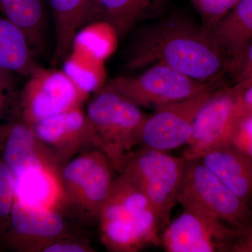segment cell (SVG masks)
Wrapping results in <instances>:
<instances>
[{
  "label": "cell",
  "instance_id": "obj_22",
  "mask_svg": "<svg viewBox=\"0 0 252 252\" xmlns=\"http://www.w3.org/2000/svg\"><path fill=\"white\" fill-rule=\"evenodd\" d=\"M119 38L117 30L110 23L93 21L77 32L71 50L105 62L115 52Z\"/></svg>",
  "mask_w": 252,
  "mask_h": 252
},
{
  "label": "cell",
  "instance_id": "obj_1",
  "mask_svg": "<svg viewBox=\"0 0 252 252\" xmlns=\"http://www.w3.org/2000/svg\"><path fill=\"white\" fill-rule=\"evenodd\" d=\"M157 64L210 84L221 83L230 69L229 60L212 32L179 13L162 15L141 27L126 53L129 70Z\"/></svg>",
  "mask_w": 252,
  "mask_h": 252
},
{
  "label": "cell",
  "instance_id": "obj_23",
  "mask_svg": "<svg viewBox=\"0 0 252 252\" xmlns=\"http://www.w3.org/2000/svg\"><path fill=\"white\" fill-rule=\"evenodd\" d=\"M63 63V72L86 95L96 94L105 86V62L71 50Z\"/></svg>",
  "mask_w": 252,
  "mask_h": 252
},
{
  "label": "cell",
  "instance_id": "obj_25",
  "mask_svg": "<svg viewBox=\"0 0 252 252\" xmlns=\"http://www.w3.org/2000/svg\"><path fill=\"white\" fill-rule=\"evenodd\" d=\"M15 198L16 178L9 167L0 160V230L8 228Z\"/></svg>",
  "mask_w": 252,
  "mask_h": 252
},
{
  "label": "cell",
  "instance_id": "obj_2",
  "mask_svg": "<svg viewBox=\"0 0 252 252\" xmlns=\"http://www.w3.org/2000/svg\"><path fill=\"white\" fill-rule=\"evenodd\" d=\"M99 217L102 240L113 252H134L160 245L161 230L152 204L121 175Z\"/></svg>",
  "mask_w": 252,
  "mask_h": 252
},
{
  "label": "cell",
  "instance_id": "obj_30",
  "mask_svg": "<svg viewBox=\"0 0 252 252\" xmlns=\"http://www.w3.org/2000/svg\"><path fill=\"white\" fill-rule=\"evenodd\" d=\"M230 252H252V224L240 232L238 238L232 243Z\"/></svg>",
  "mask_w": 252,
  "mask_h": 252
},
{
  "label": "cell",
  "instance_id": "obj_8",
  "mask_svg": "<svg viewBox=\"0 0 252 252\" xmlns=\"http://www.w3.org/2000/svg\"><path fill=\"white\" fill-rule=\"evenodd\" d=\"M169 222L160 235V245L167 252H230L240 231L210 214L185 206Z\"/></svg>",
  "mask_w": 252,
  "mask_h": 252
},
{
  "label": "cell",
  "instance_id": "obj_21",
  "mask_svg": "<svg viewBox=\"0 0 252 252\" xmlns=\"http://www.w3.org/2000/svg\"><path fill=\"white\" fill-rule=\"evenodd\" d=\"M39 67L24 33L0 14V68L28 77Z\"/></svg>",
  "mask_w": 252,
  "mask_h": 252
},
{
  "label": "cell",
  "instance_id": "obj_9",
  "mask_svg": "<svg viewBox=\"0 0 252 252\" xmlns=\"http://www.w3.org/2000/svg\"><path fill=\"white\" fill-rule=\"evenodd\" d=\"M244 114L238 89L232 84L218 88L199 110L182 157L186 160L200 159L209 151L228 143Z\"/></svg>",
  "mask_w": 252,
  "mask_h": 252
},
{
  "label": "cell",
  "instance_id": "obj_7",
  "mask_svg": "<svg viewBox=\"0 0 252 252\" xmlns=\"http://www.w3.org/2000/svg\"><path fill=\"white\" fill-rule=\"evenodd\" d=\"M221 85L195 80L160 64L149 66L139 75L119 76L105 84L139 107L155 109Z\"/></svg>",
  "mask_w": 252,
  "mask_h": 252
},
{
  "label": "cell",
  "instance_id": "obj_18",
  "mask_svg": "<svg viewBox=\"0 0 252 252\" xmlns=\"http://www.w3.org/2000/svg\"><path fill=\"white\" fill-rule=\"evenodd\" d=\"M55 31L52 64L63 63L70 52L77 32L84 26L91 0H46Z\"/></svg>",
  "mask_w": 252,
  "mask_h": 252
},
{
  "label": "cell",
  "instance_id": "obj_12",
  "mask_svg": "<svg viewBox=\"0 0 252 252\" xmlns=\"http://www.w3.org/2000/svg\"><path fill=\"white\" fill-rule=\"evenodd\" d=\"M39 140L58 159H67L89 144H94V127L86 112L77 107L31 125Z\"/></svg>",
  "mask_w": 252,
  "mask_h": 252
},
{
  "label": "cell",
  "instance_id": "obj_11",
  "mask_svg": "<svg viewBox=\"0 0 252 252\" xmlns=\"http://www.w3.org/2000/svg\"><path fill=\"white\" fill-rule=\"evenodd\" d=\"M222 86H215L189 98L157 107L144 122L140 144L144 147L164 152L187 145L191 137L199 110Z\"/></svg>",
  "mask_w": 252,
  "mask_h": 252
},
{
  "label": "cell",
  "instance_id": "obj_16",
  "mask_svg": "<svg viewBox=\"0 0 252 252\" xmlns=\"http://www.w3.org/2000/svg\"><path fill=\"white\" fill-rule=\"evenodd\" d=\"M200 160L239 198L252 207V157L228 142L209 151Z\"/></svg>",
  "mask_w": 252,
  "mask_h": 252
},
{
  "label": "cell",
  "instance_id": "obj_6",
  "mask_svg": "<svg viewBox=\"0 0 252 252\" xmlns=\"http://www.w3.org/2000/svg\"><path fill=\"white\" fill-rule=\"evenodd\" d=\"M112 162L98 149L69 159L60 172L66 202L84 214L99 216L116 179Z\"/></svg>",
  "mask_w": 252,
  "mask_h": 252
},
{
  "label": "cell",
  "instance_id": "obj_15",
  "mask_svg": "<svg viewBox=\"0 0 252 252\" xmlns=\"http://www.w3.org/2000/svg\"><path fill=\"white\" fill-rule=\"evenodd\" d=\"M2 159L15 177L32 167L54 165L52 152L36 137L32 127L22 120L4 129Z\"/></svg>",
  "mask_w": 252,
  "mask_h": 252
},
{
  "label": "cell",
  "instance_id": "obj_28",
  "mask_svg": "<svg viewBox=\"0 0 252 252\" xmlns=\"http://www.w3.org/2000/svg\"><path fill=\"white\" fill-rule=\"evenodd\" d=\"M44 252H89V248L85 245L74 241L59 238L46 244L40 249Z\"/></svg>",
  "mask_w": 252,
  "mask_h": 252
},
{
  "label": "cell",
  "instance_id": "obj_19",
  "mask_svg": "<svg viewBox=\"0 0 252 252\" xmlns=\"http://www.w3.org/2000/svg\"><path fill=\"white\" fill-rule=\"evenodd\" d=\"M46 0H0V14L17 26L34 53L45 52L47 44Z\"/></svg>",
  "mask_w": 252,
  "mask_h": 252
},
{
  "label": "cell",
  "instance_id": "obj_13",
  "mask_svg": "<svg viewBox=\"0 0 252 252\" xmlns=\"http://www.w3.org/2000/svg\"><path fill=\"white\" fill-rule=\"evenodd\" d=\"M11 240L19 247L40 250L63 236L65 224L56 210L31 206L15 198L9 225Z\"/></svg>",
  "mask_w": 252,
  "mask_h": 252
},
{
  "label": "cell",
  "instance_id": "obj_27",
  "mask_svg": "<svg viewBox=\"0 0 252 252\" xmlns=\"http://www.w3.org/2000/svg\"><path fill=\"white\" fill-rule=\"evenodd\" d=\"M230 76L232 85L238 89L245 87L252 83V40L245 48L240 59L233 66Z\"/></svg>",
  "mask_w": 252,
  "mask_h": 252
},
{
  "label": "cell",
  "instance_id": "obj_4",
  "mask_svg": "<svg viewBox=\"0 0 252 252\" xmlns=\"http://www.w3.org/2000/svg\"><path fill=\"white\" fill-rule=\"evenodd\" d=\"M187 160L167 152L143 147L131 152L119 173L148 198L157 214L161 233L170 221L178 202Z\"/></svg>",
  "mask_w": 252,
  "mask_h": 252
},
{
  "label": "cell",
  "instance_id": "obj_17",
  "mask_svg": "<svg viewBox=\"0 0 252 252\" xmlns=\"http://www.w3.org/2000/svg\"><path fill=\"white\" fill-rule=\"evenodd\" d=\"M15 178L16 199L21 203L56 210L66 201L61 176L54 165L32 167Z\"/></svg>",
  "mask_w": 252,
  "mask_h": 252
},
{
  "label": "cell",
  "instance_id": "obj_26",
  "mask_svg": "<svg viewBox=\"0 0 252 252\" xmlns=\"http://www.w3.org/2000/svg\"><path fill=\"white\" fill-rule=\"evenodd\" d=\"M229 143L252 157V113L244 114L239 119L230 136Z\"/></svg>",
  "mask_w": 252,
  "mask_h": 252
},
{
  "label": "cell",
  "instance_id": "obj_14",
  "mask_svg": "<svg viewBox=\"0 0 252 252\" xmlns=\"http://www.w3.org/2000/svg\"><path fill=\"white\" fill-rule=\"evenodd\" d=\"M170 0H91L84 26L95 21H107L120 38L141 23L164 15Z\"/></svg>",
  "mask_w": 252,
  "mask_h": 252
},
{
  "label": "cell",
  "instance_id": "obj_10",
  "mask_svg": "<svg viewBox=\"0 0 252 252\" xmlns=\"http://www.w3.org/2000/svg\"><path fill=\"white\" fill-rule=\"evenodd\" d=\"M28 78L21 93V107L22 120L30 125L81 107L89 97L63 69L39 66Z\"/></svg>",
  "mask_w": 252,
  "mask_h": 252
},
{
  "label": "cell",
  "instance_id": "obj_29",
  "mask_svg": "<svg viewBox=\"0 0 252 252\" xmlns=\"http://www.w3.org/2000/svg\"><path fill=\"white\" fill-rule=\"evenodd\" d=\"M13 73L0 68V117L4 112L5 107L13 88Z\"/></svg>",
  "mask_w": 252,
  "mask_h": 252
},
{
  "label": "cell",
  "instance_id": "obj_24",
  "mask_svg": "<svg viewBox=\"0 0 252 252\" xmlns=\"http://www.w3.org/2000/svg\"><path fill=\"white\" fill-rule=\"evenodd\" d=\"M201 23L212 31L238 4L240 0H190Z\"/></svg>",
  "mask_w": 252,
  "mask_h": 252
},
{
  "label": "cell",
  "instance_id": "obj_20",
  "mask_svg": "<svg viewBox=\"0 0 252 252\" xmlns=\"http://www.w3.org/2000/svg\"><path fill=\"white\" fill-rule=\"evenodd\" d=\"M211 32L229 60L230 73L252 40V0H240Z\"/></svg>",
  "mask_w": 252,
  "mask_h": 252
},
{
  "label": "cell",
  "instance_id": "obj_3",
  "mask_svg": "<svg viewBox=\"0 0 252 252\" xmlns=\"http://www.w3.org/2000/svg\"><path fill=\"white\" fill-rule=\"evenodd\" d=\"M94 132V146L120 171L132 149L140 144L147 116L140 107L104 86L94 94L86 111Z\"/></svg>",
  "mask_w": 252,
  "mask_h": 252
},
{
  "label": "cell",
  "instance_id": "obj_5",
  "mask_svg": "<svg viewBox=\"0 0 252 252\" xmlns=\"http://www.w3.org/2000/svg\"><path fill=\"white\" fill-rule=\"evenodd\" d=\"M242 232L252 224V207L233 193L200 159L187 160L177 198Z\"/></svg>",
  "mask_w": 252,
  "mask_h": 252
}]
</instances>
